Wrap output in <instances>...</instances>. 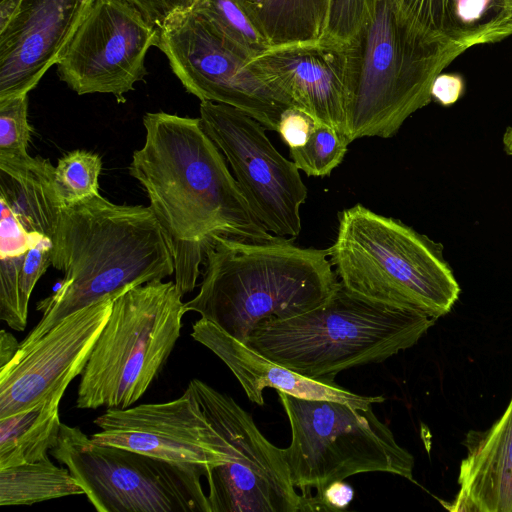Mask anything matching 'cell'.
<instances>
[{
	"label": "cell",
	"instance_id": "obj_1",
	"mask_svg": "<svg viewBox=\"0 0 512 512\" xmlns=\"http://www.w3.org/2000/svg\"><path fill=\"white\" fill-rule=\"evenodd\" d=\"M143 125L145 142L133 152L129 174L143 187L168 238L174 282L183 296L196 287L206 250L216 237H279L250 208L200 118L148 112Z\"/></svg>",
	"mask_w": 512,
	"mask_h": 512
},
{
	"label": "cell",
	"instance_id": "obj_2",
	"mask_svg": "<svg viewBox=\"0 0 512 512\" xmlns=\"http://www.w3.org/2000/svg\"><path fill=\"white\" fill-rule=\"evenodd\" d=\"M52 266L64 278L39 301L27 346L66 316L175 271L166 234L149 206L115 204L100 194L63 206L52 239Z\"/></svg>",
	"mask_w": 512,
	"mask_h": 512
},
{
	"label": "cell",
	"instance_id": "obj_3",
	"mask_svg": "<svg viewBox=\"0 0 512 512\" xmlns=\"http://www.w3.org/2000/svg\"><path fill=\"white\" fill-rule=\"evenodd\" d=\"M202 266L199 292L185 303L186 312L199 313L244 343L262 323L320 305L339 284L327 249L299 247L283 237L218 236Z\"/></svg>",
	"mask_w": 512,
	"mask_h": 512
},
{
	"label": "cell",
	"instance_id": "obj_4",
	"mask_svg": "<svg viewBox=\"0 0 512 512\" xmlns=\"http://www.w3.org/2000/svg\"><path fill=\"white\" fill-rule=\"evenodd\" d=\"M435 321L359 296L339 282L323 303L262 323L246 344L306 378L333 384L344 370L383 362L414 346Z\"/></svg>",
	"mask_w": 512,
	"mask_h": 512
},
{
	"label": "cell",
	"instance_id": "obj_5",
	"mask_svg": "<svg viewBox=\"0 0 512 512\" xmlns=\"http://www.w3.org/2000/svg\"><path fill=\"white\" fill-rule=\"evenodd\" d=\"M327 252L339 282L369 300L436 320L458 300L460 287L442 245L362 204L339 213Z\"/></svg>",
	"mask_w": 512,
	"mask_h": 512
},
{
	"label": "cell",
	"instance_id": "obj_6",
	"mask_svg": "<svg viewBox=\"0 0 512 512\" xmlns=\"http://www.w3.org/2000/svg\"><path fill=\"white\" fill-rule=\"evenodd\" d=\"M352 43L349 144L363 137L396 135L408 117L431 102L435 78L467 50L410 27L392 0H379L374 18Z\"/></svg>",
	"mask_w": 512,
	"mask_h": 512
},
{
	"label": "cell",
	"instance_id": "obj_7",
	"mask_svg": "<svg viewBox=\"0 0 512 512\" xmlns=\"http://www.w3.org/2000/svg\"><path fill=\"white\" fill-rule=\"evenodd\" d=\"M182 297L175 282L156 280L114 299L81 373L77 408L125 409L145 394L180 337Z\"/></svg>",
	"mask_w": 512,
	"mask_h": 512
},
{
	"label": "cell",
	"instance_id": "obj_8",
	"mask_svg": "<svg viewBox=\"0 0 512 512\" xmlns=\"http://www.w3.org/2000/svg\"><path fill=\"white\" fill-rule=\"evenodd\" d=\"M277 392L291 429L285 460L302 495L360 473L385 472L414 481L413 455L398 444L372 406Z\"/></svg>",
	"mask_w": 512,
	"mask_h": 512
},
{
	"label": "cell",
	"instance_id": "obj_9",
	"mask_svg": "<svg viewBox=\"0 0 512 512\" xmlns=\"http://www.w3.org/2000/svg\"><path fill=\"white\" fill-rule=\"evenodd\" d=\"M50 452L99 512H211L202 465L96 444L79 427L64 423Z\"/></svg>",
	"mask_w": 512,
	"mask_h": 512
},
{
	"label": "cell",
	"instance_id": "obj_10",
	"mask_svg": "<svg viewBox=\"0 0 512 512\" xmlns=\"http://www.w3.org/2000/svg\"><path fill=\"white\" fill-rule=\"evenodd\" d=\"M206 416L221 433L219 463L205 472L211 512H303L284 449L272 444L231 396L189 382Z\"/></svg>",
	"mask_w": 512,
	"mask_h": 512
},
{
	"label": "cell",
	"instance_id": "obj_11",
	"mask_svg": "<svg viewBox=\"0 0 512 512\" xmlns=\"http://www.w3.org/2000/svg\"><path fill=\"white\" fill-rule=\"evenodd\" d=\"M155 46L188 93L237 108L266 130L277 132L282 113L295 107L248 65L249 56L191 9L157 28Z\"/></svg>",
	"mask_w": 512,
	"mask_h": 512
},
{
	"label": "cell",
	"instance_id": "obj_12",
	"mask_svg": "<svg viewBox=\"0 0 512 512\" xmlns=\"http://www.w3.org/2000/svg\"><path fill=\"white\" fill-rule=\"evenodd\" d=\"M199 118L257 218L271 234L295 239L308 196L295 163L279 153L258 121L237 108L201 101Z\"/></svg>",
	"mask_w": 512,
	"mask_h": 512
},
{
	"label": "cell",
	"instance_id": "obj_13",
	"mask_svg": "<svg viewBox=\"0 0 512 512\" xmlns=\"http://www.w3.org/2000/svg\"><path fill=\"white\" fill-rule=\"evenodd\" d=\"M157 28L127 0H94L58 61L61 81L78 95L107 93L118 103L147 74Z\"/></svg>",
	"mask_w": 512,
	"mask_h": 512
},
{
	"label": "cell",
	"instance_id": "obj_14",
	"mask_svg": "<svg viewBox=\"0 0 512 512\" xmlns=\"http://www.w3.org/2000/svg\"><path fill=\"white\" fill-rule=\"evenodd\" d=\"M113 301L82 308L34 343L19 346L11 361L0 368V419L65 393L83 372Z\"/></svg>",
	"mask_w": 512,
	"mask_h": 512
},
{
	"label": "cell",
	"instance_id": "obj_15",
	"mask_svg": "<svg viewBox=\"0 0 512 512\" xmlns=\"http://www.w3.org/2000/svg\"><path fill=\"white\" fill-rule=\"evenodd\" d=\"M94 424L100 429L90 436L96 444L202 465L205 472L219 461L221 433L206 416L189 384L177 399L106 409Z\"/></svg>",
	"mask_w": 512,
	"mask_h": 512
},
{
	"label": "cell",
	"instance_id": "obj_16",
	"mask_svg": "<svg viewBox=\"0 0 512 512\" xmlns=\"http://www.w3.org/2000/svg\"><path fill=\"white\" fill-rule=\"evenodd\" d=\"M353 57L352 41H320L270 47L252 58L248 65L269 85L285 94L296 108L346 139Z\"/></svg>",
	"mask_w": 512,
	"mask_h": 512
},
{
	"label": "cell",
	"instance_id": "obj_17",
	"mask_svg": "<svg viewBox=\"0 0 512 512\" xmlns=\"http://www.w3.org/2000/svg\"><path fill=\"white\" fill-rule=\"evenodd\" d=\"M94 0H22L0 28V100L28 94L57 64Z\"/></svg>",
	"mask_w": 512,
	"mask_h": 512
},
{
	"label": "cell",
	"instance_id": "obj_18",
	"mask_svg": "<svg viewBox=\"0 0 512 512\" xmlns=\"http://www.w3.org/2000/svg\"><path fill=\"white\" fill-rule=\"evenodd\" d=\"M191 336L228 367L248 399L260 406L264 404L265 388H274L298 398L338 401L356 408H366L385 400L383 396L361 395L335 383L306 378L270 360L203 318L192 325Z\"/></svg>",
	"mask_w": 512,
	"mask_h": 512
},
{
	"label": "cell",
	"instance_id": "obj_19",
	"mask_svg": "<svg viewBox=\"0 0 512 512\" xmlns=\"http://www.w3.org/2000/svg\"><path fill=\"white\" fill-rule=\"evenodd\" d=\"M459 492L453 511L512 512V397L502 416L486 431L466 440Z\"/></svg>",
	"mask_w": 512,
	"mask_h": 512
},
{
	"label": "cell",
	"instance_id": "obj_20",
	"mask_svg": "<svg viewBox=\"0 0 512 512\" xmlns=\"http://www.w3.org/2000/svg\"><path fill=\"white\" fill-rule=\"evenodd\" d=\"M410 27L468 49L512 35V0H392Z\"/></svg>",
	"mask_w": 512,
	"mask_h": 512
},
{
	"label": "cell",
	"instance_id": "obj_21",
	"mask_svg": "<svg viewBox=\"0 0 512 512\" xmlns=\"http://www.w3.org/2000/svg\"><path fill=\"white\" fill-rule=\"evenodd\" d=\"M55 166L41 156L0 157V200L28 232L54 238L61 209Z\"/></svg>",
	"mask_w": 512,
	"mask_h": 512
},
{
	"label": "cell",
	"instance_id": "obj_22",
	"mask_svg": "<svg viewBox=\"0 0 512 512\" xmlns=\"http://www.w3.org/2000/svg\"><path fill=\"white\" fill-rule=\"evenodd\" d=\"M63 393L0 419V469L48 459L58 443Z\"/></svg>",
	"mask_w": 512,
	"mask_h": 512
},
{
	"label": "cell",
	"instance_id": "obj_23",
	"mask_svg": "<svg viewBox=\"0 0 512 512\" xmlns=\"http://www.w3.org/2000/svg\"><path fill=\"white\" fill-rule=\"evenodd\" d=\"M271 47L314 44L327 25L330 0H237Z\"/></svg>",
	"mask_w": 512,
	"mask_h": 512
},
{
	"label": "cell",
	"instance_id": "obj_24",
	"mask_svg": "<svg viewBox=\"0 0 512 512\" xmlns=\"http://www.w3.org/2000/svg\"><path fill=\"white\" fill-rule=\"evenodd\" d=\"M84 494L69 469L48 458L0 469V505H32L42 501Z\"/></svg>",
	"mask_w": 512,
	"mask_h": 512
},
{
	"label": "cell",
	"instance_id": "obj_25",
	"mask_svg": "<svg viewBox=\"0 0 512 512\" xmlns=\"http://www.w3.org/2000/svg\"><path fill=\"white\" fill-rule=\"evenodd\" d=\"M191 10L251 59L271 47L265 35L237 0H196Z\"/></svg>",
	"mask_w": 512,
	"mask_h": 512
},
{
	"label": "cell",
	"instance_id": "obj_26",
	"mask_svg": "<svg viewBox=\"0 0 512 512\" xmlns=\"http://www.w3.org/2000/svg\"><path fill=\"white\" fill-rule=\"evenodd\" d=\"M101 157L86 150L64 154L55 167L54 182L63 206L72 205L99 194Z\"/></svg>",
	"mask_w": 512,
	"mask_h": 512
},
{
	"label": "cell",
	"instance_id": "obj_27",
	"mask_svg": "<svg viewBox=\"0 0 512 512\" xmlns=\"http://www.w3.org/2000/svg\"><path fill=\"white\" fill-rule=\"evenodd\" d=\"M349 143L335 129L317 123L301 147L290 149L292 161L308 176L324 177L344 159Z\"/></svg>",
	"mask_w": 512,
	"mask_h": 512
},
{
	"label": "cell",
	"instance_id": "obj_28",
	"mask_svg": "<svg viewBox=\"0 0 512 512\" xmlns=\"http://www.w3.org/2000/svg\"><path fill=\"white\" fill-rule=\"evenodd\" d=\"M379 0H330L321 41L351 42L374 18Z\"/></svg>",
	"mask_w": 512,
	"mask_h": 512
},
{
	"label": "cell",
	"instance_id": "obj_29",
	"mask_svg": "<svg viewBox=\"0 0 512 512\" xmlns=\"http://www.w3.org/2000/svg\"><path fill=\"white\" fill-rule=\"evenodd\" d=\"M27 94L0 100V157L28 154L33 128L28 122Z\"/></svg>",
	"mask_w": 512,
	"mask_h": 512
},
{
	"label": "cell",
	"instance_id": "obj_30",
	"mask_svg": "<svg viewBox=\"0 0 512 512\" xmlns=\"http://www.w3.org/2000/svg\"><path fill=\"white\" fill-rule=\"evenodd\" d=\"M52 247V240L42 236L25 255L19 275V290L21 305L27 314L30 296L36 283L52 265Z\"/></svg>",
	"mask_w": 512,
	"mask_h": 512
},
{
	"label": "cell",
	"instance_id": "obj_31",
	"mask_svg": "<svg viewBox=\"0 0 512 512\" xmlns=\"http://www.w3.org/2000/svg\"><path fill=\"white\" fill-rule=\"evenodd\" d=\"M0 206V258L26 254L43 235L28 232L4 201Z\"/></svg>",
	"mask_w": 512,
	"mask_h": 512
},
{
	"label": "cell",
	"instance_id": "obj_32",
	"mask_svg": "<svg viewBox=\"0 0 512 512\" xmlns=\"http://www.w3.org/2000/svg\"><path fill=\"white\" fill-rule=\"evenodd\" d=\"M316 121L305 111L290 107L280 118L277 132L286 145L292 149L303 146L309 139Z\"/></svg>",
	"mask_w": 512,
	"mask_h": 512
},
{
	"label": "cell",
	"instance_id": "obj_33",
	"mask_svg": "<svg viewBox=\"0 0 512 512\" xmlns=\"http://www.w3.org/2000/svg\"><path fill=\"white\" fill-rule=\"evenodd\" d=\"M139 9L156 28L163 27L171 18L192 8L196 0H127Z\"/></svg>",
	"mask_w": 512,
	"mask_h": 512
},
{
	"label": "cell",
	"instance_id": "obj_34",
	"mask_svg": "<svg viewBox=\"0 0 512 512\" xmlns=\"http://www.w3.org/2000/svg\"><path fill=\"white\" fill-rule=\"evenodd\" d=\"M464 92V81L457 74L440 73L431 88L432 99L443 106L457 102Z\"/></svg>",
	"mask_w": 512,
	"mask_h": 512
},
{
	"label": "cell",
	"instance_id": "obj_35",
	"mask_svg": "<svg viewBox=\"0 0 512 512\" xmlns=\"http://www.w3.org/2000/svg\"><path fill=\"white\" fill-rule=\"evenodd\" d=\"M315 497L320 501L322 511H339L345 509L353 498V489L343 481L327 485Z\"/></svg>",
	"mask_w": 512,
	"mask_h": 512
},
{
	"label": "cell",
	"instance_id": "obj_36",
	"mask_svg": "<svg viewBox=\"0 0 512 512\" xmlns=\"http://www.w3.org/2000/svg\"><path fill=\"white\" fill-rule=\"evenodd\" d=\"M20 343L6 330L0 332V368L5 366L15 356Z\"/></svg>",
	"mask_w": 512,
	"mask_h": 512
},
{
	"label": "cell",
	"instance_id": "obj_37",
	"mask_svg": "<svg viewBox=\"0 0 512 512\" xmlns=\"http://www.w3.org/2000/svg\"><path fill=\"white\" fill-rule=\"evenodd\" d=\"M22 0H0V28L4 27L17 12Z\"/></svg>",
	"mask_w": 512,
	"mask_h": 512
},
{
	"label": "cell",
	"instance_id": "obj_38",
	"mask_svg": "<svg viewBox=\"0 0 512 512\" xmlns=\"http://www.w3.org/2000/svg\"><path fill=\"white\" fill-rule=\"evenodd\" d=\"M502 144L505 153L512 156V126L508 127L502 137Z\"/></svg>",
	"mask_w": 512,
	"mask_h": 512
}]
</instances>
